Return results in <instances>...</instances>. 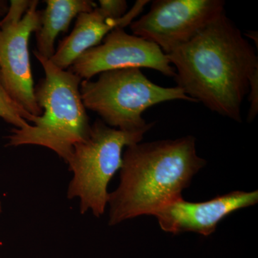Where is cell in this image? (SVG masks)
<instances>
[{
  "instance_id": "obj_1",
  "label": "cell",
  "mask_w": 258,
  "mask_h": 258,
  "mask_svg": "<svg viewBox=\"0 0 258 258\" xmlns=\"http://www.w3.org/2000/svg\"><path fill=\"white\" fill-rule=\"evenodd\" d=\"M178 87L209 110L242 122L241 108L258 71L255 50L225 13L167 55Z\"/></svg>"
},
{
  "instance_id": "obj_2",
  "label": "cell",
  "mask_w": 258,
  "mask_h": 258,
  "mask_svg": "<svg viewBox=\"0 0 258 258\" xmlns=\"http://www.w3.org/2000/svg\"><path fill=\"white\" fill-rule=\"evenodd\" d=\"M206 164L197 153L193 136L128 146L122 157L120 184L108 198L109 225L154 215L181 198Z\"/></svg>"
},
{
  "instance_id": "obj_3",
  "label": "cell",
  "mask_w": 258,
  "mask_h": 258,
  "mask_svg": "<svg viewBox=\"0 0 258 258\" xmlns=\"http://www.w3.org/2000/svg\"><path fill=\"white\" fill-rule=\"evenodd\" d=\"M33 54L45 72L35 86V99L42 113L28 126L12 129L7 146L47 148L67 164L74 146L87 138L91 131L80 93L82 79L69 70L59 69L36 51Z\"/></svg>"
},
{
  "instance_id": "obj_4",
  "label": "cell",
  "mask_w": 258,
  "mask_h": 258,
  "mask_svg": "<svg viewBox=\"0 0 258 258\" xmlns=\"http://www.w3.org/2000/svg\"><path fill=\"white\" fill-rule=\"evenodd\" d=\"M80 93L86 109L96 113L108 126L123 132H149L154 123H147L143 113L159 103H196L178 86L153 83L139 69L113 70L101 73L96 81L82 80Z\"/></svg>"
},
{
  "instance_id": "obj_5",
  "label": "cell",
  "mask_w": 258,
  "mask_h": 258,
  "mask_svg": "<svg viewBox=\"0 0 258 258\" xmlns=\"http://www.w3.org/2000/svg\"><path fill=\"white\" fill-rule=\"evenodd\" d=\"M145 132H123L97 119L87 138L76 144L67 164L74 173L69 199L79 198L80 210L100 217L108 203V185L122 166L124 147L139 143Z\"/></svg>"
},
{
  "instance_id": "obj_6",
  "label": "cell",
  "mask_w": 258,
  "mask_h": 258,
  "mask_svg": "<svg viewBox=\"0 0 258 258\" xmlns=\"http://www.w3.org/2000/svg\"><path fill=\"white\" fill-rule=\"evenodd\" d=\"M225 7L223 0H155L130 28L133 35L155 44L167 55L225 13Z\"/></svg>"
},
{
  "instance_id": "obj_7",
  "label": "cell",
  "mask_w": 258,
  "mask_h": 258,
  "mask_svg": "<svg viewBox=\"0 0 258 258\" xmlns=\"http://www.w3.org/2000/svg\"><path fill=\"white\" fill-rule=\"evenodd\" d=\"M142 68L155 70L167 77L176 76L167 55L157 45L118 28L100 45L86 51L68 70L82 80H91L106 71Z\"/></svg>"
},
{
  "instance_id": "obj_8",
  "label": "cell",
  "mask_w": 258,
  "mask_h": 258,
  "mask_svg": "<svg viewBox=\"0 0 258 258\" xmlns=\"http://www.w3.org/2000/svg\"><path fill=\"white\" fill-rule=\"evenodd\" d=\"M38 4L39 1L32 0L18 23L0 22V80L12 98L35 116H40L42 110L35 99L28 42L40 27Z\"/></svg>"
},
{
  "instance_id": "obj_9",
  "label": "cell",
  "mask_w": 258,
  "mask_h": 258,
  "mask_svg": "<svg viewBox=\"0 0 258 258\" xmlns=\"http://www.w3.org/2000/svg\"><path fill=\"white\" fill-rule=\"evenodd\" d=\"M257 202V191H234L203 203H190L181 197L153 216L164 232L174 235L193 232L209 236L226 217L240 209L253 206Z\"/></svg>"
},
{
  "instance_id": "obj_10",
  "label": "cell",
  "mask_w": 258,
  "mask_h": 258,
  "mask_svg": "<svg viewBox=\"0 0 258 258\" xmlns=\"http://www.w3.org/2000/svg\"><path fill=\"white\" fill-rule=\"evenodd\" d=\"M147 0H138L123 18H108L98 9L81 13L69 36L61 40L50 59L59 69L68 70L86 51L100 45L104 37L115 28L124 29L143 11Z\"/></svg>"
},
{
  "instance_id": "obj_11",
  "label": "cell",
  "mask_w": 258,
  "mask_h": 258,
  "mask_svg": "<svg viewBox=\"0 0 258 258\" xmlns=\"http://www.w3.org/2000/svg\"><path fill=\"white\" fill-rule=\"evenodd\" d=\"M40 10V24L35 32L37 53L50 59L55 52V42L60 32L69 31L74 18L81 13L91 12L97 7L91 0H46Z\"/></svg>"
},
{
  "instance_id": "obj_12",
  "label": "cell",
  "mask_w": 258,
  "mask_h": 258,
  "mask_svg": "<svg viewBox=\"0 0 258 258\" xmlns=\"http://www.w3.org/2000/svg\"><path fill=\"white\" fill-rule=\"evenodd\" d=\"M36 117L25 111L12 98L0 80V118L14 125L15 128H23L28 126L30 123H33Z\"/></svg>"
},
{
  "instance_id": "obj_13",
  "label": "cell",
  "mask_w": 258,
  "mask_h": 258,
  "mask_svg": "<svg viewBox=\"0 0 258 258\" xmlns=\"http://www.w3.org/2000/svg\"><path fill=\"white\" fill-rule=\"evenodd\" d=\"M98 8L106 18L118 20L126 14L128 3L125 0H100Z\"/></svg>"
},
{
  "instance_id": "obj_14",
  "label": "cell",
  "mask_w": 258,
  "mask_h": 258,
  "mask_svg": "<svg viewBox=\"0 0 258 258\" xmlns=\"http://www.w3.org/2000/svg\"><path fill=\"white\" fill-rule=\"evenodd\" d=\"M32 3V0H12L8 13L1 20L2 23H14L20 22L28 12Z\"/></svg>"
},
{
  "instance_id": "obj_15",
  "label": "cell",
  "mask_w": 258,
  "mask_h": 258,
  "mask_svg": "<svg viewBox=\"0 0 258 258\" xmlns=\"http://www.w3.org/2000/svg\"><path fill=\"white\" fill-rule=\"evenodd\" d=\"M247 96L249 103L247 120L248 123H251L256 118L258 113V71L251 79L249 92Z\"/></svg>"
},
{
  "instance_id": "obj_16",
  "label": "cell",
  "mask_w": 258,
  "mask_h": 258,
  "mask_svg": "<svg viewBox=\"0 0 258 258\" xmlns=\"http://www.w3.org/2000/svg\"><path fill=\"white\" fill-rule=\"evenodd\" d=\"M9 3L5 0H0V22L4 18L9 9Z\"/></svg>"
},
{
  "instance_id": "obj_17",
  "label": "cell",
  "mask_w": 258,
  "mask_h": 258,
  "mask_svg": "<svg viewBox=\"0 0 258 258\" xmlns=\"http://www.w3.org/2000/svg\"><path fill=\"white\" fill-rule=\"evenodd\" d=\"M258 32L257 31H248L244 34V36L248 37L251 40H253L254 44H256V48L257 49V42H258Z\"/></svg>"
},
{
  "instance_id": "obj_18",
  "label": "cell",
  "mask_w": 258,
  "mask_h": 258,
  "mask_svg": "<svg viewBox=\"0 0 258 258\" xmlns=\"http://www.w3.org/2000/svg\"><path fill=\"white\" fill-rule=\"evenodd\" d=\"M2 212V203L1 201H0V213H1Z\"/></svg>"
}]
</instances>
